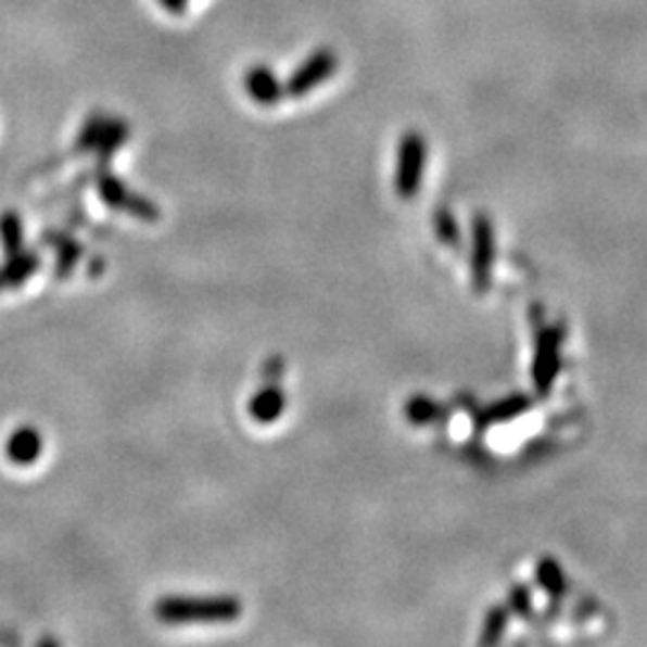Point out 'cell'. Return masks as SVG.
<instances>
[{"label":"cell","mask_w":647,"mask_h":647,"mask_svg":"<svg viewBox=\"0 0 647 647\" xmlns=\"http://www.w3.org/2000/svg\"><path fill=\"white\" fill-rule=\"evenodd\" d=\"M424 164V144L418 135H410L401 147V168H398V192L403 198H413L418 192Z\"/></svg>","instance_id":"3"},{"label":"cell","mask_w":647,"mask_h":647,"mask_svg":"<svg viewBox=\"0 0 647 647\" xmlns=\"http://www.w3.org/2000/svg\"><path fill=\"white\" fill-rule=\"evenodd\" d=\"M333 67H337V58L331 55V51H317L315 55H309L307 61L300 65V71L291 77L288 83V94L291 97H305L312 89L319 87L321 83H327L331 77Z\"/></svg>","instance_id":"2"},{"label":"cell","mask_w":647,"mask_h":647,"mask_svg":"<svg viewBox=\"0 0 647 647\" xmlns=\"http://www.w3.org/2000/svg\"><path fill=\"white\" fill-rule=\"evenodd\" d=\"M99 192L103 200H106L111 206H115V210H125L140 218H156L158 216L156 206L152 202H147L142 198H137V194L127 192L125 185L120 180H115L113 176H109V173L99 178Z\"/></svg>","instance_id":"4"},{"label":"cell","mask_w":647,"mask_h":647,"mask_svg":"<svg viewBox=\"0 0 647 647\" xmlns=\"http://www.w3.org/2000/svg\"><path fill=\"white\" fill-rule=\"evenodd\" d=\"M37 269H39V257L34 252L13 254L5 267L0 269V291L8 286H20L22 281H27Z\"/></svg>","instance_id":"8"},{"label":"cell","mask_w":647,"mask_h":647,"mask_svg":"<svg viewBox=\"0 0 647 647\" xmlns=\"http://www.w3.org/2000/svg\"><path fill=\"white\" fill-rule=\"evenodd\" d=\"M492 264V233L487 224H478V252H475V274L478 283L484 286V274H487Z\"/></svg>","instance_id":"10"},{"label":"cell","mask_w":647,"mask_h":647,"mask_svg":"<svg viewBox=\"0 0 647 647\" xmlns=\"http://www.w3.org/2000/svg\"><path fill=\"white\" fill-rule=\"evenodd\" d=\"M547 351L542 348L537 355V384L540 389H547L551 384V377H554V369H557V339H545Z\"/></svg>","instance_id":"11"},{"label":"cell","mask_w":647,"mask_h":647,"mask_svg":"<svg viewBox=\"0 0 647 647\" xmlns=\"http://www.w3.org/2000/svg\"><path fill=\"white\" fill-rule=\"evenodd\" d=\"M245 89L248 94L257 101L264 103V106H269V103H276L281 99V85L276 75L269 71V67H252L245 77Z\"/></svg>","instance_id":"6"},{"label":"cell","mask_w":647,"mask_h":647,"mask_svg":"<svg viewBox=\"0 0 647 647\" xmlns=\"http://www.w3.org/2000/svg\"><path fill=\"white\" fill-rule=\"evenodd\" d=\"M161 5H164L168 13H173V15H182L185 13V0H161Z\"/></svg>","instance_id":"13"},{"label":"cell","mask_w":647,"mask_h":647,"mask_svg":"<svg viewBox=\"0 0 647 647\" xmlns=\"http://www.w3.org/2000/svg\"><path fill=\"white\" fill-rule=\"evenodd\" d=\"M242 605L236 597H164L156 602V619L166 623L236 621Z\"/></svg>","instance_id":"1"},{"label":"cell","mask_w":647,"mask_h":647,"mask_svg":"<svg viewBox=\"0 0 647 647\" xmlns=\"http://www.w3.org/2000/svg\"><path fill=\"white\" fill-rule=\"evenodd\" d=\"M41 434L34 430V427H20V430L8 439L5 454L15 466H29L41 456Z\"/></svg>","instance_id":"5"},{"label":"cell","mask_w":647,"mask_h":647,"mask_svg":"<svg viewBox=\"0 0 647 647\" xmlns=\"http://www.w3.org/2000/svg\"><path fill=\"white\" fill-rule=\"evenodd\" d=\"M286 408V396L279 386H267L250 401V415L257 422H274Z\"/></svg>","instance_id":"7"},{"label":"cell","mask_w":647,"mask_h":647,"mask_svg":"<svg viewBox=\"0 0 647 647\" xmlns=\"http://www.w3.org/2000/svg\"><path fill=\"white\" fill-rule=\"evenodd\" d=\"M0 242L8 257H13L22 250V218L15 212H5L0 216Z\"/></svg>","instance_id":"9"},{"label":"cell","mask_w":647,"mask_h":647,"mask_svg":"<svg viewBox=\"0 0 647 647\" xmlns=\"http://www.w3.org/2000/svg\"><path fill=\"white\" fill-rule=\"evenodd\" d=\"M101 127H103V120L101 118H91L89 125H85V132L83 137H79V147H97L99 137H101Z\"/></svg>","instance_id":"12"}]
</instances>
